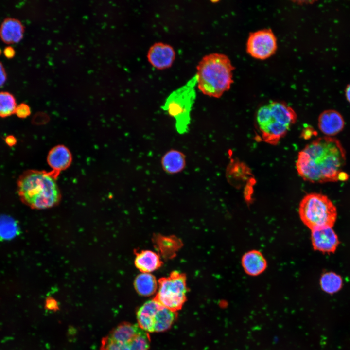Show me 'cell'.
Listing matches in <instances>:
<instances>
[{
  "instance_id": "cell-1",
  "label": "cell",
  "mask_w": 350,
  "mask_h": 350,
  "mask_svg": "<svg viewBox=\"0 0 350 350\" xmlns=\"http://www.w3.org/2000/svg\"><path fill=\"white\" fill-rule=\"evenodd\" d=\"M346 152L337 139L325 136L307 144L299 152L296 167L299 175L312 183L345 181L348 175L343 171Z\"/></svg>"
},
{
  "instance_id": "cell-2",
  "label": "cell",
  "mask_w": 350,
  "mask_h": 350,
  "mask_svg": "<svg viewBox=\"0 0 350 350\" xmlns=\"http://www.w3.org/2000/svg\"><path fill=\"white\" fill-rule=\"evenodd\" d=\"M60 173L30 169L24 171L17 181L21 201L31 209L42 210L57 205L61 193L57 183Z\"/></svg>"
},
{
  "instance_id": "cell-3",
  "label": "cell",
  "mask_w": 350,
  "mask_h": 350,
  "mask_svg": "<svg viewBox=\"0 0 350 350\" xmlns=\"http://www.w3.org/2000/svg\"><path fill=\"white\" fill-rule=\"evenodd\" d=\"M234 69L225 54L212 53L204 56L196 67L198 89L209 97L220 98L230 89Z\"/></svg>"
},
{
  "instance_id": "cell-4",
  "label": "cell",
  "mask_w": 350,
  "mask_h": 350,
  "mask_svg": "<svg viewBox=\"0 0 350 350\" xmlns=\"http://www.w3.org/2000/svg\"><path fill=\"white\" fill-rule=\"evenodd\" d=\"M295 110L286 103L272 101L257 110L255 121L262 140L276 145L297 121Z\"/></svg>"
},
{
  "instance_id": "cell-5",
  "label": "cell",
  "mask_w": 350,
  "mask_h": 350,
  "mask_svg": "<svg viewBox=\"0 0 350 350\" xmlns=\"http://www.w3.org/2000/svg\"><path fill=\"white\" fill-rule=\"evenodd\" d=\"M299 214L303 223L311 230L332 227L336 219V209L326 195L317 193L306 195L299 206Z\"/></svg>"
},
{
  "instance_id": "cell-6",
  "label": "cell",
  "mask_w": 350,
  "mask_h": 350,
  "mask_svg": "<svg viewBox=\"0 0 350 350\" xmlns=\"http://www.w3.org/2000/svg\"><path fill=\"white\" fill-rule=\"evenodd\" d=\"M150 336L138 324L123 322L102 339L99 350H149Z\"/></svg>"
},
{
  "instance_id": "cell-7",
  "label": "cell",
  "mask_w": 350,
  "mask_h": 350,
  "mask_svg": "<svg viewBox=\"0 0 350 350\" xmlns=\"http://www.w3.org/2000/svg\"><path fill=\"white\" fill-rule=\"evenodd\" d=\"M176 314L154 298L145 302L137 312L138 325L147 332H161L169 329Z\"/></svg>"
},
{
  "instance_id": "cell-8",
  "label": "cell",
  "mask_w": 350,
  "mask_h": 350,
  "mask_svg": "<svg viewBox=\"0 0 350 350\" xmlns=\"http://www.w3.org/2000/svg\"><path fill=\"white\" fill-rule=\"evenodd\" d=\"M187 287L185 275L174 271L161 278L154 299L168 309L176 312L180 310L186 300Z\"/></svg>"
},
{
  "instance_id": "cell-9",
  "label": "cell",
  "mask_w": 350,
  "mask_h": 350,
  "mask_svg": "<svg viewBox=\"0 0 350 350\" xmlns=\"http://www.w3.org/2000/svg\"><path fill=\"white\" fill-rule=\"evenodd\" d=\"M195 99L193 91L179 89L167 99L163 109L175 120V128L179 134L189 131L191 123V112Z\"/></svg>"
},
{
  "instance_id": "cell-10",
  "label": "cell",
  "mask_w": 350,
  "mask_h": 350,
  "mask_svg": "<svg viewBox=\"0 0 350 350\" xmlns=\"http://www.w3.org/2000/svg\"><path fill=\"white\" fill-rule=\"evenodd\" d=\"M277 49V38L270 29L260 30L249 34L246 42V52L252 57L266 59L274 54Z\"/></svg>"
},
{
  "instance_id": "cell-11",
  "label": "cell",
  "mask_w": 350,
  "mask_h": 350,
  "mask_svg": "<svg viewBox=\"0 0 350 350\" xmlns=\"http://www.w3.org/2000/svg\"><path fill=\"white\" fill-rule=\"evenodd\" d=\"M147 58L149 63L158 70L171 67L175 58V52L170 45L157 42L149 48Z\"/></svg>"
},
{
  "instance_id": "cell-12",
  "label": "cell",
  "mask_w": 350,
  "mask_h": 350,
  "mask_svg": "<svg viewBox=\"0 0 350 350\" xmlns=\"http://www.w3.org/2000/svg\"><path fill=\"white\" fill-rule=\"evenodd\" d=\"M311 241L314 249L324 253L334 252L339 244L337 236L331 227L312 229Z\"/></svg>"
},
{
  "instance_id": "cell-13",
  "label": "cell",
  "mask_w": 350,
  "mask_h": 350,
  "mask_svg": "<svg viewBox=\"0 0 350 350\" xmlns=\"http://www.w3.org/2000/svg\"><path fill=\"white\" fill-rule=\"evenodd\" d=\"M344 125L343 116L335 110H324L318 117V128L327 136L331 137L337 134L343 129Z\"/></svg>"
},
{
  "instance_id": "cell-14",
  "label": "cell",
  "mask_w": 350,
  "mask_h": 350,
  "mask_svg": "<svg viewBox=\"0 0 350 350\" xmlns=\"http://www.w3.org/2000/svg\"><path fill=\"white\" fill-rule=\"evenodd\" d=\"M72 161L70 149L62 144L56 145L51 149L47 157V161L52 171L60 173L68 169Z\"/></svg>"
},
{
  "instance_id": "cell-15",
  "label": "cell",
  "mask_w": 350,
  "mask_h": 350,
  "mask_svg": "<svg viewBox=\"0 0 350 350\" xmlns=\"http://www.w3.org/2000/svg\"><path fill=\"white\" fill-rule=\"evenodd\" d=\"M241 262L245 272L251 276L262 274L267 265L264 256L256 250H252L245 253L242 258Z\"/></svg>"
},
{
  "instance_id": "cell-16",
  "label": "cell",
  "mask_w": 350,
  "mask_h": 350,
  "mask_svg": "<svg viewBox=\"0 0 350 350\" xmlns=\"http://www.w3.org/2000/svg\"><path fill=\"white\" fill-rule=\"evenodd\" d=\"M161 165L166 173L171 175L178 174L185 168L186 156L180 151L171 149L162 157Z\"/></svg>"
},
{
  "instance_id": "cell-17",
  "label": "cell",
  "mask_w": 350,
  "mask_h": 350,
  "mask_svg": "<svg viewBox=\"0 0 350 350\" xmlns=\"http://www.w3.org/2000/svg\"><path fill=\"white\" fill-rule=\"evenodd\" d=\"M24 27L18 20L7 18L2 23L0 28V37L7 44L19 42L23 37Z\"/></svg>"
},
{
  "instance_id": "cell-18",
  "label": "cell",
  "mask_w": 350,
  "mask_h": 350,
  "mask_svg": "<svg viewBox=\"0 0 350 350\" xmlns=\"http://www.w3.org/2000/svg\"><path fill=\"white\" fill-rule=\"evenodd\" d=\"M134 263L141 273H148L158 269L162 265L159 255L149 250L136 252Z\"/></svg>"
},
{
  "instance_id": "cell-19",
  "label": "cell",
  "mask_w": 350,
  "mask_h": 350,
  "mask_svg": "<svg viewBox=\"0 0 350 350\" xmlns=\"http://www.w3.org/2000/svg\"><path fill=\"white\" fill-rule=\"evenodd\" d=\"M134 286L140 295L149 296L156 292L158 283L154 276L151 274L141 273L136 277Z\"/></svg>"
},
{
  "instance_id": "cell-20",
  "label": "cell",
  "mask_w": 350,
  "mask_h": 350,
  "mask_svg": "<svg viewBox=\"0 0 350 350\" xmlns=\"http://www.w3.org/2000/svg\"><path fill=\"white\" fill-rule=\"evenodd\" d=\"M19 224L14 218L7 215L0 216V241H10L20 233Z\"/></svg>"
},
{
  "instance_id": "cell-21",
  "label": "cell",
  "mask_w": 350,
  "mask_h": 350,
  "mask_svg": "<svg viewBox=\"0 0 350 350\" xmlns=\"http://www.w3.org/2000/svg\"><path fill=\"white\" fill-rule=\"evenodd\" d=\"M155 241L160 253L167 258L174 256L181 245L180 242L175 237L158 236L155 238Z\"/></svg>"
},
{
  "instance_id": "cell-22",
  "label": "cell",
  "mask_w": 350,
  "mask_h": 350,
  "mask_svg": "<svg viewBox=\"0 0 350 350\" xmlns=\"http://www.w3.org/2000/svg\"><path fill=\"white\" fill-rule=\"evenodd\" d=\"M322 289L329 294H334L339 291L342 286V278L333 272L323 274L320 279Z\"/></svg>"
},
{
  "instance_id": "cell-23",
  "label": "cell",
  "mask_w": 350,
  "mask_h": 350,
  "mask_svg": "<svg viewBox=\"0 0 350 350\" xmlns=\"http://www.w3.org/2000/svg\"><path fill=\"white\" fill-rule=\"evenodd\" d=\"M17 103L14 96L8 92H0V117L4 118L15 113Z\"/></svg>"
},
{
  "instance_id": "cell-24",
  "label": "cell",
  "mask_w": 350,
  "mask_h": 350,
  "mask_svg": "<svg viewBox=\"0 0 350 350\" xmlns=\"http://www.w3.org/2000/svg\"><path fill=\"white\" fill-rule=\"evenodd\" d=\"M15 113L20 118H25L30 115L31 109L27 104L21 103L17 106Z\"/></svg>"
},
{
  "instance_id": "cell-25",
  "label": "cell",
  "mask_w": 350,
  "mask_h": 350,
  "mask_svg": "<svg viewBox=\"0 0 350 350\" xmlns=\"http://www.w3.org/2000/svg\"><path fill=\"white\" fill-rule=\"evenodd\" d=\"M45 307L50 310L56 311L58 309V304L53 298L48 297L46 299Z\"/></svg>"
},
{
  "instance_id": "cell-26",
  "label": "cell",
  "mask_w": 350,
  "mask_h": 350,
  "mask_svg": "<svg viewBox=\"0 0 350 350\" xmlns=\"http://www.w3.org/2000/svg\"><path fill=\"white\" fill-rule=\"evenodd\" d=\"M6 79V74L4 68L0 62V87L2 86Z\"/></svg>"
},
{
  "instance_id": "cell-27",
  "label": "cell",
  "mask_w": 350,
  "mask_h": 350,
  "mask_svg": "<svg viewBox=\"0 0 350 350\" xmlns=\"http://www.w3.org/2000/svg\"><path fill=\"white\" fill-rule=\"evenodd\" d=\"M3 52L5 56L8 58H12L15 54L14 49L10 46L6 47Z\"/></svg>"
},
{
  "instance_id": "cell-28",
  "label": "cell",
  "mask_w": 350,
  "mask_h": 350,
  "mask_svg": "<svg viewBox=\"0 0 350 350\" xmlns=\"http://www.w3.org/2000/svg\"><path fill=\"white\" fill-rule=\"evenodd\" d=\"M5 141L8 146L12 147L16 144L17 139L13 135H8L5 138Z\"/></svg>"
},
{
  "instance_id": "cell-29",
  "label": "cell",
  "mask_w": 350,
  "mask_h": 350,
  "mask_svg": "<svg viewBox=\"0 0 350 350\" xmlns=\"http://www.w3.org/2000/svg\"><path fill=\"white\" fill-rule=\"evenodd\" d=\"M345 96L347 100L350 104V83L349 84L346 88Z\"/></svg>"
},
{
  "instance_id": "cell-30",
  "label": "cell",
  "mask_w": 350,
  "mask_h": 350,
  "mask_svg": "<svg viewBox=\"0 0 350 350\" xmlns=\"http://www.w3.org/2000/svg\"></svg>"
}]
</instances>
